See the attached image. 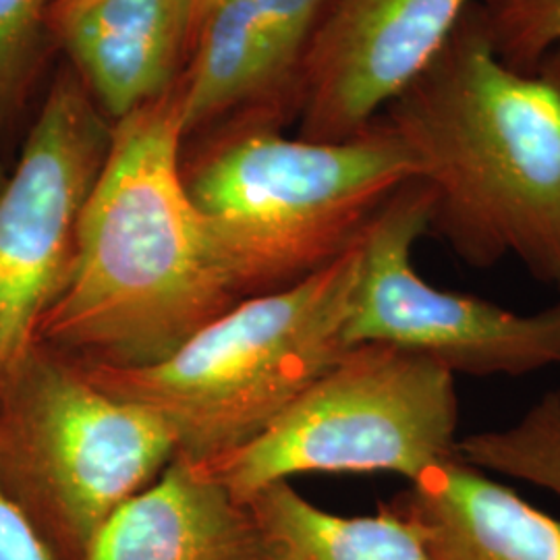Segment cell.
Masks as SVG:
<instances>
[{
    "label": "cell",
    "mask_w": 560,
    "mask_h": 560,
    "mask_svg": "<svg viewBox=\"0 0 560 560\" xmlns=\"http://www.w3.org/2000/svg\"><path fill=\"white\" fill-rule=\"evenodd\" d=\"M183 140L177 85L113 122L75 268L40 345L83 368L140 370L243 301L187 191Z\"/></svg>",
    "instance_id": "cell-1"
},
{
    "label": "cell",
    "mask_w": 560,
    "mask_h": 560,
    "mask_svg": "<svg viewBox=\"0 0 560 560\" xmlns=\"http://www.w3.org/2000/svg\"><path fill=\"white\" fill-rule=\"evenodd\" d=\"M432 194L430 231L474 268L515 258L560 289V62L513 69L476 7L386 108Z\"/></svg>",
    "instance_id": "cell-2"
},
{
    "label": "cell",
    "mask_w": 560,
    "mask_h": 560,
    "mask_svg": "<svg viewBox=\"0 0 560 560\" xmlns=\"http://www.w3.org/2000/svg\"><path fill=\"white\" fill-rule=\"evenodd\" d=\"M241 300L277 293L351 252L420 164L384 120L358 138H284L237 125L180 159Z\"/></svg>",
    "instance_id": "cell-3"
},
{
    "label": "cell",
    "mask_w": 560,
    "mask_h": 560,
    "mask_svg": "<svg viewBox=\"0 0 560 560\" xmlns=\"http://www.w3.org/2000/svg\"><path fill=\"white\" fill-rule=\"evenodd\" d=\"M360 243L300 284L243 300L161 363L85 368L117 399L159 416L177 457L206 463L258 439L349 349Z\"/></svg>",
    "instance_id": "cell-4"
},
{
    "label": "cell",
    "mask_w": 560,
    "mask_h": 560,
    "mask_svg": "<svg viewBox=\"0 0 560 560\" xmlns=\"http://www.w3.org/2000/svg\"><path fill=\"white\" fill-rule=\"evenodd\" d=\"M175 457L159 416L40 342L0 393V488L57 560H85L102 527Z\"/></svg>",
    "instance_id": "cell-5"
},
{
    "label": "cell",
    "mask_w": 560,
    "mask_h": 560,
    "mask_svg": "<svg viewBox=\"0 0 560 560\" xmlns=\"http://www.w3.org/2000/svg\"><path fill=\"white\" fill-rule=\"evenodd\" d=\"M455 374L390 345L349 347L258 439L198 463L241 502L303 474L413 481L459 446Z\"/></svg>",
    "instance_id": "cell-6"
},
{
    "label": "cell",
    "mask_w": 560,
    "mask_h": 560,
    "mask_svg": "<svg viewBox=\"0 0 560 560\" xmlns=\"http://www.w3.org/2000/svg\"><path fill=\"white\" fill-rule=\"evenodd\" d=\"M430 217L432 194L413 179L368 226L347 347H399L439 361L455 376H525L560 365V303L517 314L421 279L413 247L430 231Z\"/></svg>",
    "instance_id": "cell-7"
},
{
    "label": "cell",
    "mask_w": 560,
    "mask_h": 560,
    "mask_svg": "<svg viewBox=\"0 0 560 560\" xmlns=\"http://www.w3.org/2000/svg\"><path fill=\"white\" fill-rule=\"evenodd\" d=\"M110 136L113 122L73 71H60L0 187V393L71 280L81 212Z\"/></svg>",
    "instance_id": "cell-8"
},
{
    "label": "cell",
    "mask_w": 560,
    "mask_h": 560,
    "mask_svg": "<svg viewBox=\"0 0 560 560\" xmlns=\"http://www.w3.org/2000/svg\"><path fill=\"white\" fill-rule=\"evenodd\" d=\"M474 0H326L301 60L300 138L372 129L439 59Z\"/></svg>",
    "instance_id": "cell-9"
},
{
    "label": "cell",
    "mask_w": 560,
    "mask_h": 560,
    "mask_svg": "<svg viewBox=\"0 0 560 560\" xmlns=\"http://www.w3.org/2000/svg\"><path fill=\"white\" fill-rule=\"evenodd\" d=\"M50 36L117 122L175 90L191 52L189 0H55Z\"/></svg>",
    "instance_id": "cell-10"
},
{
    "label": "cell",
    "mask_w": 560,
    "mask_h": 560,
    "mask_svg": "<svg viewBox=\"0 0 560 560\" xmlns=\"http://www.w3.org/2000/svg\"><path fill=\"white\" fill-rule=\"evenodd\" d=\"M326 0H222L203 21L179 88L183 138L252 102L293 92Z\"/></svg>",
    "instance_id": "cell-11"
},
{
    "label": "cell",
    "mask_w": 560,
    "mask_h": 560,
    "mask_svg": "<svg viewBox=\"0 0 560 560\" xmlns=\"http://www.w3.org/2000/svg\"><path fill=\"white\" fill-rule=\"evenodd\" d=\"M85 560H275L247 502L175 457L102 527Z\"/></svg>",
    "instance_id": "cell-12"
},
{
    "label": "cell",
    "mask_w": 560,
    "mask_h": 560,
    "mask_svg": "<svg viewBox=\"0 0 560 560\" xmlns=\"http://www.w3.org/2000/svg\"><path fill=\"white\" fill-rule=\"evenodd\" d=\"M386 504L420 527L432 560H560V521L459 453Z\"/></svg>",
    "instance_id": "cell-13"
},
{
    "label": "cell",
    "mask_w": 560,
    "mask_h": 560,
    "mask_svg": "<svg viewBox=\"0 0 560 560\" xmlns=\"http://www.w3.org/2000/svg\"><path fill=\"white\" fill-rule=\"evenodd\" d=\"M247 504L275 560H432L420 527L386 502L376 515L345 517L275 481Z\"/></svg>",
    "instance_id": "cell-14"
},
{
    "label": "cell",
    "mask_w": 560,
    "mask_h": 560,
    "mask_svg": "<svg viewBox=\"0 0 560 560\" xmlns=\"http://www.w3.org/2000/svg\"><path fill=\"white\" fill-rule=\"evenodd\" d=\"M481 471L532 483L560 499V390H550L509 428L467 434L457 446Z\"/></svg>",
    "instance_id": "cell-15"
},
{
    "label": "cell",
    "mask_w": 560,
    "mask_h": 560,
    "mask_svg": "<svg viewBox=\"0 0 560 560\" xmlns=\"http://www.w3.org/2000/svg\"><path fill=\"white\" fill-rule=\"evenodd\" d=\"M478 18L497 55L534 73L560 46V0H480Z\"/></svg>",
    "instance_id": "cell-16"
},
{
    "label": "cell",
    "mask_w": 560,
    "mask_h": 560,
    "mask_svg": "<svg viewBox=\"0 0 560 560\" xmlns=\"http://www.w3.org/2000/svg\"><path fill=\"white\" fill-rule=\"evenodd\" d=\"M55 0H0V127L20 113L50 36Z\"/></svg>",
    "instance_id": "cell-17"
},
{
    "label": "cell",
    "mask_w": 560,
    "mask_h": 560,
    "mask_svg": "<svg viewBox=\"0 0 560 560\" xmlns=\"http://www.w3.org/2000/svg\"><path fill=\"white\" fill-rule=\"evenodd\" d=\"M0 560H57L20 506L0 488Z\"/></svg>",
    "instance_id": "cell-18"
},
{
    "label": "cell",
    "mask_w": 560,
    "mask_h": 560,
    "mask_svg": "<svg viewBox=\"0 0 560 560\" xmlns=\"http://www.w3.org/2000/svg\"><path fill=\"white\" fill-rule=\"evenodd\" d=\"M222 0H189V15H191V48L194 42L200 34L203 21L208 20V15L212 13V9L217 4H221Z\"/></svg>",
    "instance_id": "cell-19"
},
{
    "label": "cell",
    "mask_w": 560,
    "mask_h": 560,
    "mask_svg": "<svg viewBox=\"0 0 560 560\" xmlns=\"http://www.w3.org/2000/svg\"><path fill=\"white\" fill-rule=\"evenodd\" d=\"M7 175H9V171H7V168H4V164L0 162V187L4 185V180H7Z\"/></svg>",
    "instance_id": "cell-20"
},
{
    "label": "cell",
    "mask_w": 560,
    "mask_h": 560,
    "mask_svg": "<svg viewBox=\"0 0 560 560\" xmlns=\"http://www.w3.org/2000/svg\"><path fill=\"white\" fill-rule=\"evenodd\" d=\"M548 59L559 60L560 62V46L555 50V52H552V55H550V57H548Z\"/></svg>",
    "instance_id": "cell-21"
}]
</instances>
